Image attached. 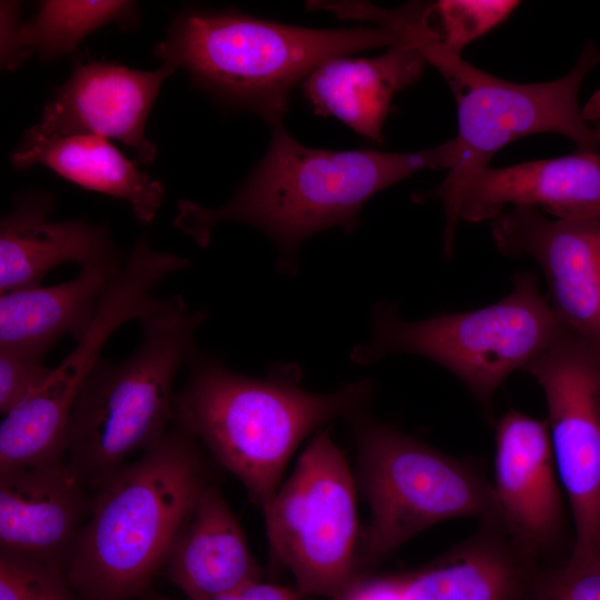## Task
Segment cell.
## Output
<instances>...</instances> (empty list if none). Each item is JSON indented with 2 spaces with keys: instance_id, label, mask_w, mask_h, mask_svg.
I'll return each instance as SVG.
<instances>
[{
  "instance_id": "8",
  "label": "cell",
  "mask_w": 600,
  "mask_h": 600,
  "mask_svg": "<svg viewBox=\"0 0 600 600\" xmlns=\"http://www.w3.org/2000/svg\"><path fill=\"white\" fill-rule=\"evenodd\" d=\"M418 48L447 80L457 102L458 162L433 191L446 216V254L452 253L461 188L476 171L488 167L501 148L533 133L550 132L571 139L579 150L600 153L597 131L579 108L582 81L600 63L592 43L566 76L541 83H514L494 77L444 51L431 38L422 39Z\"/></svg>"
},
{
  "instance_id": "6",
  "label": "cell",
  "mask_w": 600,
  "mask_h": 600,
  "mask_svg": "<svg viewBox=\"0 0 600 600\" xmlns=\"http://www.w3.org/2000/svg\"><path fill=\"white\" fill-rule=\"evenodd\" d=\"M563 330L537 277L522 272L508 296L472 311L408 321L396 304L378 303L372 339L356 347L351 359L368 366L392 353L424 357L457 376L478 402L490 407L506 379L523 370Z\"/></svg>"
},
{
  "instance_id": "19",
  "label": "cell",
  "mask_w": 600,
  "mask_h": 600,
  "mask_svg": "<svg viewBox=\"0 0 600 600\" xmlns=\"http://www.w3.org/2000/svg\"><path fill=\"white\" fill-rule=\"evenodd\" d=\"M188 600H204L259 580L243 531L217 488L207 484L167 561Z\"/></svg>"
},
{
  "instance_id": "17",
  "label": "cell",
  "mask_w": 600,
  "mask_h": 600,
  "mask_svg": "<svg viewBox=\"0 0 600 600\" xmlns=\"http://www.w3.org/2000/svg\"><path fill=\"white\" fill-rule=\"evenodd\" d=\"M53 199L23 193L0 221V292L40 286L56 267L120 260L108 230L83 219L52 221Z\"/></svg>"
},
{
  "instance_id": "2",
  "label": "cell",
  "mask_w": 600,
  "mask_h": 600,
  "mask_svg": "<svg viewBox=\"0 0 600 600\" xmlns=\"http://www.w3.org/2000/svg\"><path fill=\"white\" fill-rule=\"evenodd\" d=\"M188 368V380L174 397L176 426L200 440L262 509L277 493L299 443L334 418L362 411L373 392L371 381L362 380L314 393L300 387L294 363L250 378L197 350Z\"/></svg>"
},
{
  "instance_id": "29",
  "label": "cell",
  "mask_w": 600,
  "mask_h": 600,
  "mask_svg": "<svg viewBox=\"0 0 600 600\" xmlns=\"http://www.w3.org/2000/svg\"><path fill=\"white\" fill-rule=\"evenodd\" d=\"M596 131H597V134H598V138H599V141H600V120L597 121V126L594 127Z\"/></svg>"
},
{
  "instance_id": "15",
  "label": "cell",
  "mask_w": 600,
  "mask_h": 600,
  "mask_svg": "<svg viewBox=\"0 0 600 600\" xmlns=\"http://www.w3.org/2000/svg\"><path fill=\"white\" fill-rule=\"evenodd\" d=\"M506 206L542 207L554 218L600 214V153L579 150L503 168L484 167L461 188L454 218L457 223L492 221Z\"/></svg>"
},
{
  "instance_id": "4",
  "label": "cell",
  "mask_w": 600,
  "mask_h": 600,
  "mask_svg": "<svg viewBox=\"0 0 600 600\" xmlns=\"http://www.w3.org/2000/svg\"><path fill=\"white\" fill-rule=\"evenodd\" d=\"M406 41L386 27L310 29L238 11L179 13L154 53L228 106L281 122L292 88L328 60Z\"/></svg>"
},
{
  "instance_id": "3",
  "label": "cell",
  "mask_w": 600,
  "mask_h": 600,
  "mask_svg": "<svg viewBox=\"0 0 600 600\" xmlns=\"http://www.w3.org/2000/svg\"><path fill=\"white\" fill-rule=\"evenodd\" d=\"M196 440L176 426L93 493L67 564L83 600H128L167 563L207 486Z\"/></svg>"
},
{
  "instance_id": "26",
  "label": "cell",
  "mask_w": 600,
  "mask_h": 600,
  "mask_svg": "<svg viewBox=\"0 0 600 600\" xmlns=\"http://www.w3.org/2000/svg\"><path fill=\"white\" fill-rule=\"evenodd\" d=\"M51 371L43 359L0 348L1 414H7L37 391Z\"/></svg>"
},
{
  "instance_id": "22",
  "label": "cell",
  "mask_w": 600,
  "mask_h": 600,
  "mask_svg": "<svg viewBox=\"0 0 600 600\" xmlns=\"http://www.w3.org/2000/svg\"><path fill=\"white\" fill-rule=\"evenodd\" d=\"M17 2H1V64L12 70L31 54L52 60L73 52L90 33L112 23H129L132 1L46 0L26 22Z\"/></svg>"
},
{
  "instance_id": "12",
  "label": "cell",
  "mask_w": 600,
  "mask_h": 600,
  "mask_svg": "<svg viewBox=\"0 0 600 600\" xmlns=\"http://www.w3.org/2000/svg\"><path fill=\"white\" fill-rule=\"evenodd\" d=\"M504 256H527L543 270L563 328L600 350V214L547 218L516 207L491 221Z\"/></svg>"
},
{
  "instance_id": "30",
  "label": "cell",
  "mask_w": 600,
  "mask_h": 600,
  "mask_svg": "<svg viewBox=\"0 0 600 600\" xmlns=\"http://www.w3.org/2000/svg\"><path fill=\"white\" fill-rule=\"evenodd\" d=\"M598 60L600 62V50H598ZM600 96V94H599ZM599 107L598 110H600V99H599V102L597 103V108Z\"/></svg>"
},
{
  "instance_id": "25",
  "label": "cell",
  "mask_w": 600,
  "mask_h": 600,
  "mask_svg": "<svg viewBox=\"0 0 600 600\" xmlns=\"http://www.w3.org/2000/svg\"><path fill=\"white\" fill-rule=\"evenodd\" d=\"M537 600H600V561L543 566Z\"/></svg>"
},
{
  "instance_id": "24",
  "label": "cell",
  "mask_w": 600,
  "mask_h": 600,
  "mask_svg": "<svg viewBox=\"0 0 600 600\" xmlns=\"http://www.w3.org/2000/svg\"><path fill=\"white\" fill-rule=\"evenodd\" d=\"M62 567L0 551V600H78Z\"/></svg>"
},
{
  "instance_id": "18",
  "label": "cell",
  "mask_w": 600,
  "mask_h": 600,
  "mask_svg": "<svg viewBox=\"0 0 600 600\" xmlns=\"http://www.w3.org/2000/svg\"><path fill=\"white\" fill-rule=\"evenodd\" d=\"M426 63L422 51L404 41L374 58L328 60L301 84L316 113L332 116L364 138L381 142L393 94L417 82Z\"/></svg>"
},
{
  "instance_id": "21",
  "label": "cell",
  "mask_w": 600,
  "mask_h": 600,
  "mask_svg": "<svg viewBox=\"0 0 600 600\" xmlns=\"http://www.w3.org/2000/svg\"><path fill=\"white\" fill-rule=\"evenodd\" d=\"M11 163L18 169L46 166L82 188L124 200L142 223L154 219L163 200L162 183L142 172L100 136L23 138L11 154Z\"/></svg>"
},
{
  "instance_id": "5",
  "label": "cell",
  "mask_w": 600,
  "mask_h": 600,
  "mask_svg": "<svg viewBox=\"0 0 600 600\" xmlns=\"http://www.w3.org/2000/svg\"><path fill=\"white\" fill-rule=\"evenodd\" d=\"M207 318L182 297L168 298L140 319L142 338L129 358L97 361L74 402L66 442V461L89 490L167 436L176 377L196 352L194 334Z\"/></svg>"
},
{
  "instance_id": "7",
  "label": "cell",
  "mask_w": 600,
  "mask_h": 600,
  "mask_svg": "<svg viewBox=\"0 0 600 600\" xmlns=\"http://www.w3.org/2000/svg\"><path fill=\"white\" fill-rule=\"evenodd\" d=\"M349 420L370 507L357 567L381 561L451 519L473 518L501 528L492 481L478 462L443 453L362 411Z\"/></svg>"
},
{
  "instance_id": "27",
  "label": "cell",
  "mask_w": 600,
  "mask_h": 600,
  "mask_svg": "<svg viewBox=\"0 0 600 600\" xmlns=\"http://www.w3.org/2000/svg\"><path fill=\"white\" fill-rule=\"evenodd\" d=\"M340 600H402L400 577L352 583Z\"/></svg>"
},
{
  "instance_id": "16",
  "label": "cell",
  "mask_w": 600,
  "mask_h": 600,
  "mask_svg": "<svg viewBox=\"0 0 600 600\" xmlns=\"http://www.w3.org/2000/svg\"><path fill=\"white\" fill-rule=\"evenodd\" d=\"M543 564L500 527L480 523L431 566L400 576L402 600H537Z\"/></svg>"
},
{
  "instance_id": "20",
  "label": "cell",
  "mask_w": 600,
  "mask_h": 600,
  "mask_svg": "<svg viewBox=\"0 0 600 600\" xmlns=\"http://www.w3.org/2000/svg\"><path fill=\"white\" fill-rule=\"evenodd\" d=\"M121 260L80 268L71 280L1 293L0 348L39 359L66 334L84 333Z\"/></svg>"
},
{
  "instance_id": "14",
  "label": "cell",
  "mask_w": 600,
  "mask_h": 600,
  "mask_svg": "<svg viewBox=\"0 0 600 600\" xmlns=\"http://www.w3.org/2000/svg\"><path fill=\"white\" fill-rule=\"evenodd\" d=\"M92 500L66 459L0 471V551L66 570Z\"/></svg>"
},
{
  "instance_id": "13",
  "label": "cell",
  "mask_w": 600,
  "mask_h": 600,
  "mask_svg": "<svg viewBox=\"0 0 600 600\" xmlns=\"http://www.w3.org/2000/svg\"><path fill=\"white\" fill-rule=\"evenodd\" d=\"M174 71L169 64L154 71L104 61L78 64L24 138L94 134L121 141L141 162L152 163L157 147L146 137V123L162 83Z\"/></svg>"
},
{
  "instance_id": "10",
  "label": "cell",
  "mask_w": 600,
  "mask_h": 600,
  "mask_svg": "<svg viewBox=\"0 0 600 600\" xmlns=\"http://www.w3.org/2000/svg\"><path fill=\"white\" fill-rule=\"evenodd\" d=\"M523 371L541 387L573 528L568 560L600 561V350L563 330Z\"/></svg>"
},
{
  "instance_id": "28",
  "label": "cell",
  "mask_w": 600,
  "mask_h": 600,
  "mask_svg": "<svg viewBox=\"0 0 600 600\" xmlns=\"http://www.w3.org/2000/svg\"><path fill=\"white\" fill-rule=\"evenodd\" d=\"M299 593L277 584L250 582L234 591L204 600H298Z\"/></svg>"
},
{
  "instance_id": "1",
  "label": "cell",
  "mask_w": 600,
  "mask_h": 600,
  "mask_svg": "<svg viewBox=\"0 0 600 600\" xmlns=\"http://www.w3.org/2000/svg\"><path fill=\"white\" fill-rule=\"evenodd\" d=\"M263 159L234 196L219 208L180 200L173 226L200 247L210 243L216 226L243 222L278 246L284 272L297 271V253L311 236L341 228L352 233L363 204L377 192L424 169H452L456 138L427 150L389 153L369 149L334 151L298 142L281 122Z\"/></svg>"
},
{
  "instance_id": "9",
  "label": "cell",
  "mask_w": 600,
  "mask_h": 600,
  "mask_svg": "<svg viewBox=\"0 0 600 600\" xmlns=\"http://www.w3.org/2000/svg\"><path fill=\"white\" fill-rule=\"evenodd\" d=\"M270 551L299 596L340 598L357 569L353 479L341 449L319 432L262 509Z\"/></svg>"
},
{
  "instance_id": "23",
  "label": "cell",
  "mask_w": 600,
  "mask_h": 600,
  "mask_svg": "<svg viewBox=\"0 0 600 600\" xmlns=\"http://www.w3.org/2000/svg\"><path fill=\"white\" fill-rule=\"evenodd\" d=\"M518 4L513 0H441L424 6L422 20L444 51L460 56L468 43L507 19Z\"/></svg>"
},
{
  "instance_id": "11",
  "label": "cell",
  "mask_w": 600,
  "mask_h": 600,
  "mask_svg": "<svg viewBox=\"0 0 600 600\" xmlns=\"http://www.w3.org/2000/svg\"><path fill=\"white\" fill-rule=\"evenodd\" d=\"M491 481L510 538L543 566L569 559L573 541L546 419L510 409L498 420Z\"/></svg>"
}]
</instances>
